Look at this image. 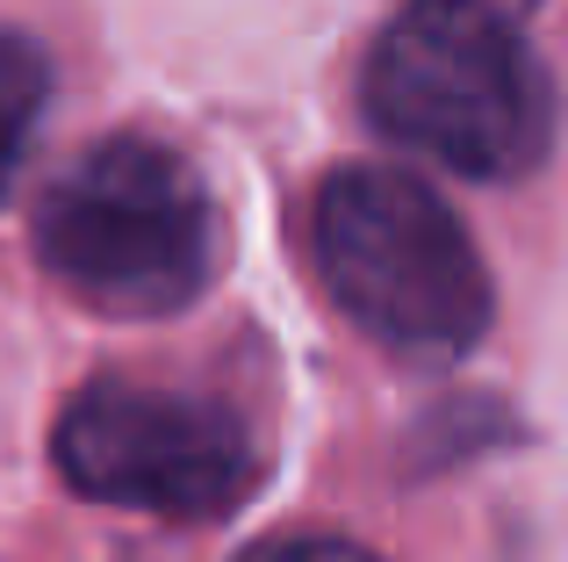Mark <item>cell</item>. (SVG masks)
<instances>
[{"label": "cell", "instance_id": "cell-2", "mask_svg": "<svg viewBox=\"0 0 568 562\" xmlns=\"http://www.w3.org/2000/svg\"><path fill=\"white\" fill-rule=\"evenodd\" d=\"M310 268L375 347L460 361L497 318L483 245L410 167H332L310 195Z\"/></svg>", "mask_w": 568, "mask_h": 562}, {"label": "cell", "instance_id": "cell-5", "mask_svg": "<svg viewBox=\"0 0 568 562\" xmlns=\"http://www.w3.org/2000/svg\"><path fill=\"white\" fill-rule=\"evenodd\" d=\"M43 101H51V66H43V51L29 37H14V29H0V195H8V181L29 159Z\"/></svg>", "mask_w": 568, "mask_h": 562}, {"label": "cell", "instance_id": "cell-3", "mask_svg": "<svg viewBox=\"0 0 568 562\" xmlns=\"http://www.w3.org/2000/svg\"><path fill=\"white\" fill-rule=\"evenodd\" d=\"M43 274L101 318H173L223 268L202 173L159 138H101L43 188L29 217Z\"/></svg>", "mask_w": 568, "mask_h": 562}, {"label": "cell", "instance_id": "cell-4", "mask_svg": "<svg viewBox=\"0 0 568 562\" xmlns=\"http://www.w3.org/2000/svg\"><path fill=\"white\" fill-rule=\"evenodd\" d=\"M51 462L87 505L223 520L266 483V448L231 404L152 382H87L51 425Z\"/></svg>", "mask_w": 568, "mask_h": 562}, {"label": "cell", "instance_id": "cell-1", "mask_svg": "<svg viewBox=\"0 0 568 562\" xmlns=\"http://www.w3.org/2000/svg\"><path fill=\"white\" fill-rule=\"evenodd\" d=\"M361 109L396 152L460 181H526L561 123L540 51L497 0H403L361 66Z\"/></svg>", "mask_w": 568, "mask_h": 562}, {"label": "cell", "instance_id": "cell-7", "mask_svg": "<svg viewBox=\"0 0 568 562\" xmlns=\"http://www.w3.org/2000/svg\"><path fill=\"white\" fill-rule=\"evenodd\" d=\"M497 8H511V0H497Z\"/></svg>", "mask_w": 568, "mask_h": 562}, {"label": "cell", "instance_id": "cell-6", "mask_svg": "<svg viewBox=\"0 0 568 562\" xmlns=\"http://www.w3.org/2000/svg\"><path fill=\"white\" fill-rule=\"evenodd\" d=\"M237 562H382V555L361 549V541H338V534H274Z\"/></svg>", "mask_w": 568, "mask_h": 562}]
</instances>
